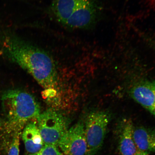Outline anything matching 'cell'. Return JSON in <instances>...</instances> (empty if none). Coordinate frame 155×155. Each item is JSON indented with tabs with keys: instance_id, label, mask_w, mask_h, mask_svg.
I'll use <instances>...</instances> for the list:
<instances>
[{
	"instance_id": "5bb4252c",
	"label": "cell",
	"mask_w": 155,
	"mask_h": 155,
	"mask_svg": "<svg viewBox=\"0 0 155 155\" xmlns=\"http://www.w3.org/2000/svg\"><path fill=\"white\" fill-rule=\"evenodd\" d=\"M4 125V121L0 118V129L3 128Z\"/></svg>"
},
{
	"instance_id": "9a60e30c",
	"label": "cell",
	"mask_w": 155,
	"mask_h": 155,
	"mask_svg": "<svg viewBox=\"0 0 155 155\" xmlns=\"http://www.w3.org/2000/svg\"></svg>"
},
{
	"instance_id": "8fae6325",
	"label": "cell",
	"mask_w": 155,
	"mask_h": 155,
	"mask_svg": "<svg viewBox=\"0 0 155 155\" xmlns=\"http://www.w3.org/2000/svg\"><path fill=\"white\" fill-rule=\"evenodd\" d=\"M28 155H63L56 145L45 144L40 150L33 154Z\"/></svg>"
},
{
	"instance_id": "3957f363",
	"label": "cell",
	"mask_w": 155,
	"mask_h": 155,
	"mask_svg": "<svg viewBox=\"0 0 155 155\" xmlns=\"http://www.w3.org/2000/svg\"><path fill=\"white\" fill-rule=\"evenodd\" d=\"M51 9L59 22L74 29L92 26L97 13L96 0H54Z\"/></svg>"
},
{
	"instance_id": "ba28073f",
	"label": "cell",
	"mask_w": 155,
	"mask_h": 155,
	"mask_svg": "<svg viewBox=\"0 0 155 155\" xmlns=\"http://www.w3.org/2000/svg\"><path fill=\"white\" fill-rule=\"evenodd\" d=\"M119 131L118 149L120 155H135L138 151L134 140L132 121L124 119L121 122Z\"/></svg>"
},
{
	"instance_id": "7c38bea8",
	"label": "cell",
	"mask_w": 155,
	"mask_h": 155,
	"mask_svg": "<svg viewBox=\"0 0 155 155\" xmlns=\"http://www.w3.org/2000/svg\"><path fill=\"white\" fill-rule=\"evenodd\" d=\"M21 135L17 134L12 137L9 147L8 155H19V139Z\"/></svg>"
},
{
	"instance_id": "4fadbf2b",
	"label": "cell",
	"mask_w": 155,
	"mask_h": 155,
	"mask_svg": "<svg viewBox=\"0 0 155 155\" xmlns=\"http://www.w3.org/2000/svg\"><path fill=\"white\" fill-rule=\"evenodd\" d=\"M135 155H149V154L148 153L141 152V151L138 150L136 154Z\"/></svg>"
},
{
	"instance_id": "277c9868",
	"label": "cell",
	"mask_w": 155,
	"mask_h": 155,
	"mask_svg": "<svg viewBox=\"0 0 155 155\" xmlns=\"http://www.w3.org/2000/svg\"><path fill=\"white\" fill-rule=\"evenodd\" d=\"M37 120L45 144L57 146L60 140L69 129L66 118L53 109H48L41 113Z\"/></svg>"
},
{
	"instance_id": "6da1fadb",
	"label": "cell",
	"mask_w": 155,
	"mask_h": 155,
	"mask_svg": "<svg viewBox=\"0 0 155 155\" xmlns=\"http://www.w3.org/2000/svg\"><path fill=\"white\" fill-rule=\"evenodd\" d=\"M0 55L26 71L44 88L51 89L57 84V71L51 56L14 32L3 33Z\"/></svg>"
},
{
	"instance_id": "30bf717a",
	"label": "cell",
	"mask_w": 155,
	"mask_h": 155,
	"mask_svg": "<svg viewBox=\"0 0 155 155\" xmlns=\"http://www.w3.org/2000/svg\"><path fill=\"white\" fill-rule=\"evenodd\" d=\"M133 136L137 150L149 154L155 152V130L144 127H134Z\"/></svg>"
},
{
	"instance_id": "9c48e42d",
	"label": "cell",
	"mask_w": 155,
	"mask_h": 155,
	"mask_svg": "<svg viewBox=\"0 0 155 155\" xmlns=\"http://www.w3.org/2000/svg\"><path fill=\"white\" fill-rule=\"evenodd\" d=\"M21 135L25 149L28 154L37 152L45 145L35 121H32L27 124Z\"/></svg>"
},
{
	"instance_id": "52a82bcc",
	"label": "cell",
	"mask_w": 155,
	"mask_h": 155,
	"mask_svg": "<svg viewBox=\"0 0 155 155\" xmlns=\"http://www.w3.org/2000/svg\"><path fill=\"white\" fill-rule=\"evenodd\" d=\"M131 95L141 105L155 115V82H145L136 85Z\"/></svg>"
},
{
	"instance_id": "5b68a950",
	"label": "cell",
	"mask_w": 155,
	"mask_h": 155,
	"mask_svg": "<svg viewBox=\"0 0 155 155\" xmlns=\"http://www.w3.org/2000/svg\"><path fill=\"white\" fill-rule=\"evenodd\" d=\"M110 120L107 112H91L87 116L84 124L87 144L86 155H95L103 144Z\"/></svg>"
},
{
	"instance_id": "7a4b0ae2",
	"label": "cell",
	"mask_w": 155,
	"mask_h": 155,
	"mask_svg": "<svg viewBox=\"0 0 155 155\" xmlns=\"http://www.w3.org/2000/svg\"><path fill=\"white\" fill-rule=\"evenodd\" d=\"M1 100L5 116L3 128L12 137L21 134L27 124L37 119L41 113L36 99L24 91L13 89L6 91Z\"/></svg>"
},
{
	"instance_id": "8992f818",
	"label": "cell",
	"mask_w": 155,
	"mask_h": 155,
	"mask_svg": "<svg viewBox=\"0 0 155 155\" xmlns=\"http://www.w3.org/2000/svg\"><path fill=\"white\" fill-rule=\"evenodd\" d=\"M57 147L63 155H86L87 144L84 123L79 122L70 128Z\"/></svg>"
}]
</instances>
